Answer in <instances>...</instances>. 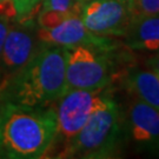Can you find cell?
I'll return each mask as SVG.
<instances>
[{
    "mask_svg": "<svg viewBox=\"0 0 159 159\" xmlns=\"http://www.w3.org/2000/svg\"><path fill=\"white\" fill-rule=\"evenodd\" d=\"M83 4L77 0H43L39 12H53L68 16H80Z\"/></svg>",
    "mask_w": 159,
    "mask_h": 159,
    "instance_id": "13",
    "label": "cell"
},
{
    "mask_svg": "<svg viewBox=\"0 0 159 159\" xmlns=\"http://www.w3.org/2000/svg\"><path fill=\"white\" fill-rule=\"evenodd\" d=\"M127 126L138 148L159 153V110L134 98L127 110Z\"/></svg>",
    "mask_w": 159,
    "mask_h": 159,
    "instance_id": "8",
    "label": "cell"
},
{
    "mask_svg": "<svg viewBox=\"0 0 159 159\" xmlns=\"http://www.w3.org/2000/svg\"><path fill=\"white\" fill-rule=\"evenodd\" d=\"M4 89H5V85L2 81H0V106L4 102Z\"/></svg>",
    "mask_w": 159,
    "mask_h": 159,
    "instance_id": "17",
    "label": "cell"
},
{
    "mask_svg": "<svg viewBox=\"0 0 159 159\" xmlns=\"http://www.w3.org/2000/svg\"><path fill=\"white\" fill-rule=\"evenodd\" d=\"M38 52L32 33L27 30H8L0 56V64L5 70V78L8 80L33 58Z\"/></svg>",
    "mask_w": 159,
    "mask_h": 159,
    "instance_id": "9",
    "label": "cell"
},
{
    "mask_svg": "<svg viewBox=\"0 0 159 159\" xmlns=\"http://www.w3.org/2000/svg\"><path fill=\"white\" fill-rule=\"evenodd\" d=\"M126 45L133 51L156 52L159 50V14L132 20L127 30Z\"/></svg>",
    "mask_w": 159,
    "mask_h": 159,
    "instance_id": "10",
    "label": "cell"
},
{
    "mask_svg": "<svg viewBox=\"0 0 159 159\" xmlns=\"http://www.w3.org/2000/svg\"><path fill=\"white\" fill-rule=\"evenodd\" d=\"M129 91L134 98L159 110V73L153 70H137L127 77Z\"/></svg>",
    "mask_w": 159,
    "mask_h": 159,
    "instance_id": "11",
    "label": "cell"
},
{
    "mask_svg": "<svg viewBox=\"0 0 159 159\" xmlns=\"http://www.w3.org/2000/svg\"><path fill=\"white\" fill-rule=\"evenodd\" d=\"M8 25L0 20V56H1V51H2V46H4V41H5V38L7 35V32H8Z\"/></svg>",
    "mask_w": 159,
    "mask_h": 159,
    "instance_id": "16",
    "label": "cell"
},
{
    "mask_svg": "<svg viewBox=\"0 0 159 159\" xmlns=\"http://www.w3.org/2000/svg\"><path fill=\"white\" fill-rule=\"evenodd\" d=\"M107 97L105 89H97L67 91L58 99V106L54 110L57 132L51 148L57 143L61 144L63 148L56 157L79 133L91 114Z\"/></svg>",
    "mask_w": 159,
    "mask_h": 159,
    "instance_id": "5",
    "label": "cell"
},
{
    "mask_svg": "<svg viewBox=\"0 0 159 159\" xmlns=\"http://www.w3.org/2000/svg\"><path fill=\"white\" fill-rule=\"evenodd\" d=\"M77 1H78V2H80V4H84V2H86L87 0H77Z\"/></svg>",
    "mask_w": 159,
    "mask_h": 159,
    "instance_id": "18",
    "label": "cell"
},
{
    "mask_svg": "<svg viewBox=\"0 0 159 159\" xmlns=\"http://www.w3.org/2000/svg\"><path fill=\"white\" fill-rule=\"evenodd\" d=\"M80 19L90 32L100 37H125L131 24L125 0H87Z\"/></svg>",
    "mask_w": 159,
    "mask_h": 159,
    "instance_id": "6",
    "label": "cell"
},
{
    "mask_svg": "<svg viewBox=\"0 0 159 159\" xmlns=\"http://www.w3.org/2000/svg\"><path fill=\"white\" fill-rule=\"evenodd\" d=\"M37 39L43 44L72 47L77 45H87L108 50L112 45L111 40L93 34L85 27L80 16H72L51 29L40 27L37 31Z\"/></svg>",
    "mask_w": 159,
    "mask_h": 159,
    "instance_id": "7",
    "label": "cell"
},
{
    "mask_svg": "<svg viewBox=\"0 0 159 159\" xmlns=\"http://www.w3.org/2000/svg\"><path fill=\"white\" fill-rule=\"evenodd\" d=\"M106 51L87 45L66 47V92L106 89L113 79Z\"/></svg>",
    "mask_w": 159,
    "mask_h": 159,
    "instance_id": "4",
    "label": "cell"
},
{
    "mask_svg": "<svg viewBox=\"0 0 159 159\" xmlns=\"http://www.w3.org/2000/svg\"><path fill=\"white\" fill-rule=\"evenodd\" d=\"M57 132L53 108L4 100L0 106V158L45 157Z\"/></svg>",
    "mask_w": 159,
    "mask_h": 159,
    "instance_id": "1",
    "label": "cell"
},
{
    "mask_svg": "<svg viewBox=\"0 0 159 159\" xmlns=\"http://www.w3.org/2000/svg\"><path fill=\"white\" fill-rule=\"evenodd\" d=\"M41 0H0L1 2H13L18 11V19H27L38 8V4Z\"/></svg>",
    "mask_w": 159,
    "mask_h": 159,
    "instance_id": "14",
    "label": "cell"
},
{
    "mask_svg": "<svg viewBox=\"0 0 159 159\" xmlns=\"http://www.w3.org/2000/svg\"><path fill=\"white\" fill-rule=\"evenodd\" d=\"M146 65L148 66V68H151V70H153L154 72L159 73V50L153 52V56L148 58V60L146 61Z\"/></svg>",
    "mask_w": 159,
    "mask_h": 159,
    "instance_id": "15",
    "label": "cell"
},
{
    "mask_svg": "<svg viewBox=\"0 0 159 159\" xmlns=\"http://www.w3.org/2000/svg\"><path fill=\"white\" fill-rule=\"evenodd\" d=\"M131 21L143 17L158 16L159 0H125Z\"/></svg>",
    "mask_w": 159,
    "mask_h": 159,
    "instance_id": "12",
    "label": "cell"
},
{
    "mask_svg": "<svg viewBox=\"0 0 159 159\" xmlns=\"http://www.w3.org/2000/svg\"><path fill=\"white\" fill-rule=\"evenodd\" d=\"M121 140L119 107L108 96L57 158H113L119 153Z\"/></svg>",
    "mask_w": 159,
    "mask_h": 159,
    "instance_id": "3",
    "label": "cell"
},
{
    "mask_svg": "<svg viewBox=\"0 0 159 159\" xmlns=\"http://www.w3.org/2000/svg\"><path fill=\"white\" fill-rule=\"evenodd\" d=\"M33 58L5 84L4 100L25 106H45L66 92V47L52 45Z\"/></svg>",
    "mask_w": 159,
    "mask_h": 159,
    "instance_id": "2",
    "label": "cell"
}]
</instances>
